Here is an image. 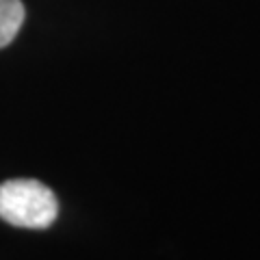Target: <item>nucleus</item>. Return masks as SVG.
Here are the masks:
<instances>
[{
	"mask_svg": "<svg viewBox=\"0 0 260 260\" xmlns=\"http://www.w3.org/2000/svg\"><path fill=\"white\" fill-rule=\"evenodd\" d=\"M59 215V202L52 189L30 178H13L0 184V219L7 223L46 230Z\"/></svg>",
	"mask_w": 260,
	"mask_h": 260,
	"instance_id": "f257e3e1",
	"label": "nucleus"
},
{
	"mask_svg": "<svg viewBox=\"0 0 260 260\" xmlns=\"http://www.w3.org/2000/svg\"><path fill=\"white\" fill-rule=\"evenodd\" d=\"M22 0H0V48L9 46L22 28L24 22Z\"/></svg>",
	"mask_w": 260,
	"mask_h": 260,
	"instance_id": "f03ea898",
	"label": "nucleus"
}]
</instances>
